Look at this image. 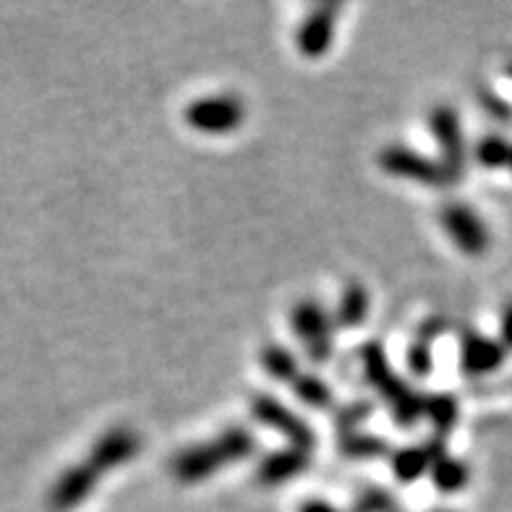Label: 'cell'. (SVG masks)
<instances>
[{
    "mask_svg": "<svg viewBox=\"0 0 512 512\" xmlns=\"http://www.w3.org/2000/svg\"><path fill=\"white\" fill-rule=\"evenodd\" d=\"M290 327L306 348L311 361H327L332 356V330H335V317L324 309L314 298L298 301L290 311Z\"/></svg>",
    "mask_w": 512,
    "mask_h": 512,
    "instance_id": "obj_3",
    "label": "cell"
},
{
    "mask_svg": "<svg viewBox=\"0 0 512 512\" xmlns=\"http://www.w3.org/2000/svg\"><path fill=\"white\" fill-rule=\"evenodd\" d=\"M306 468H309V455H306V450L285 447V450H275L270 455H264L262 463L256 465V479L264 486H277L296 479L298 473H304Z\"/></svg>",
    "mask_w": 512,
    "mask_h": 512,
    "instance_id": "obj_12",
    "label": "cell"
},
{
    "mask_svg": "<svg viewBox=\"0 0 512 512\" xmlns=\"http://www.w3.org/2000/svg\"><path fill=\"white\" fill-rule=\"evenodd\" d=\"M290 387H293V392L298 395V400L309 405V408L322 411V408H330L332 405L330 384L324 382V379L314 377V374H304V371H301V377L290 384Z\"/></svg>",
    "mask_w": 512,
    "mask_h": 512,
    "instance_id": "obj_17",
    "label": "cell"
},
{
    "mask_svg": "<svg viewBox=\"0 0 512 512\" xmlns=\"http://www.w3.org/2000/svg\"><path fill=\"white\" fill-rule=\"evenodd\" d=\"M424 416L434 424L437 432H450L458 421V400L442 392V395H429L424 398Z\"/></svg>",
    "mask_w": 512,
    "mask_h": 512,
    "instance_id": "obj_18",
    "label": "cell"
},
{
    "mask_svg": "<svg viewBox=\"0 0 512 512\" xmlns=\"http://www.w3.org/2000/svg\"><path fill=\"white\" fill-rule=\"evenodd\" d=\"M345 452L353 455V458H377V455H384L387 452V445H384L379 437H361V434H353V437L345 439Z\"/></svg>",
    "mask_w": 512,
    "mask_h": 512,
    "instance_id": "obj_21",
    "label": "cell"
},
{
    "mask_svg": "<svg viewBox=\"0 0 512 512\" xmlns=\"http://www.w3.org/2000/svg\"><path fill=\"white\" fill-rule=\"evenodd\" d=\"M429 126H432L434 142H437L439 155H442V165L458 181L465 168V139L458 113L450 105H439L429 113Z\"/></svg>",
    "mask_w": 512,
    "mask_h": 512,
    "instance_id": "obj_7",
    "label": "cell"
},
{
    "mask_svg": "<svg viewBox=\"0 0 512 512\" xmlns=\"http://www.w3.org/2000/svg\"><path fill=\"white\" fill-rule=\"evenodd\" d=\"M97 481H100V473L89 465L87 458L79 465H71L68 471L61 473V479L55 481L53 492H50V507L58 512L74 510L95 492Z\"/></svg>",
    "mask_w": 512,
    "mask_h": 512,
    "instance_id": "obj_10",
    "label": "cell"
},
{
    "mask_svg": "<svg viewBox=\"0 0 512 512\" xmlns=\"http://www.w3.org/2000/svg\"><path fill=\"white\" fill-rule=\"evenodd\" d=\"M408 369L416 377H426L432 371V337L418 335L416 343L408 348Z\"/></svg>",
    "mask_w": 512,
    "mask_h": 512,
    "instance_id": "obj_20",
    "label": "cell"
},
{
    "mask_svg": "<svg viewBox=\"0 0 512 512\" xmlns=\"http://www.w3.org/2000/svg\"><path fill=\"white\" fill-rule=\"evenodd\" d=\"M445 452L439 447V442L434 445H413V447H403L392 455V471L398 476L400 481L405 484H411V481L421 479L426 473H432V465L442 458Z\"/></svg>",
    "mask_w": 512,
    "mask_h": 512,
    "instance_id": "obj_13",
    "label": "cell"
},
{
    "mask_svg": "<svg viewBox=\"0 0 512 512\" xmlns=\"http://www.w3.org/2000/svg\"><path fill=\"white\" fill-rule=\"evenodd\" d=\"M183 118L189 128L207 136H225L233 134L246 121V105L238 95L230 92H217V95L199 97L189 102V108L183 110Z\"/></svg>",
    "mask_w": 512,
    "mask_h": 512,
    "instance_id": "obj_2",
    "label": "cell"
},
{
    "mask_svg": "<svg viewBox=\"0 0 512 512\" xmlns=\"http://www.w3.org/2000/svg\"><path fill=\"white\" fill-rule=\"evenodd\" d=\"M505 351V345L499 340H492L489 335L465 332L460 337V366L471 377H484V374H492L505 364Z\"/></svg>",
    "mask_w": 512,
    "mask_h": 512,
    "instance_id": "obj_11",
    "label": "cell"
},
{
    "mask_svg": "<svg viewBox=\"0 0 512 512\" xmlns=\"http://www.w3.org/2000/svg\"><path fill=\"white\" fill-rule=\"evenodd\" d=\"M439 223H442V230L447 233L455 246L463 251L465 256H484L492 246V236H489V228L481 220V215L473 207L463 202H450L442 207L439 212Z\"/></svg>",
    "mask_w": 512,
    "mask_h": 512,
    "instance_id": "obj_5",
    "label": "cell"
},
{
    "mask_svg": "<svg viewBox=\"0 0 512 512\" xmlns=\"http://www.w3.org/2000/svg\"><path fill=\"white\" fill-rule=\"evenodd\" d=\"M369 309H371L369 290H366L361 283H348L343 288V293H340V301H337L332 317H335L337 327L353 330V327L366 322Z\"/></svg>",
    "mask_w": 512,
    "mask_h": 512,
    "instance_id": "obj_14",
    "label": "cell"
},
{
    "mask_svg": "<svg viewBox=\"0 0 512 512\" xmlns=\"http://www.w3.org/2000/svg\"><path fill=\"white\" fill-rule=\"evenodd\" d=\"M429 476H432L434 486H437L439 492L452 494L468 484V476H471V471H468V465H465L463 460L450 458V455H442V458L432 465V473H429Z\"/></svg>",
    "mask_w": 512,
    "mask_h": 512,
    "instance_id": "obj_16",
    "label": "cell"
},
{
    "mask_svg": "<svg viewBox=\"0 0 512 512\" xmlns=\"http://www.w3.org/2000/svg\"><path fill=\"white\" fill-rule=\"evenodd\" d=\"M442 512H447V510H442Z\"/></svg>",
    "mask_w": 512,
    "mask_h": 512,
    "instance_id": "obj_27",
    "label": "cell"
},
{
    "mask_svg": "<svg viewBox=\"0 0 512 512\" xmlns=\"http://www.w3.org/2000/svg\"><path fill=\"white\" fill-rule=\"evenodd\" d=\"M507 74H512V68H510V71H507Z\"/></svg>",
    "mask_w": 512,
    "mask_h": 512,
    "instance_id": "obj_26",
    "label": "cell"
},
{
    "mask_svg": "<svg viewBox=\"0 0 512 512\" xmlns=\"http://www.w3.org/2000/svg\"><path fill=\"white\" fill-rule=\"evenodd\" d=\"M139 450H142V437L134 429H128V426H115V429L102 434L92 445L87 460L102 476V473L118 471L128 460H134Z\"/></svg>",
    "mask_w": 512,
    "mask_h": 512,
    "instance_id": "obj_8",
    "label": "cell"
},
{
    "mask_svg": "<svg viewBox=\"0 0 512 512\" xmlns=\"http://www.w3.org/2000/svg\"><path fill=\"white\" fill-rule=\"evenodd\" d=\"M251 413L259 424L270 426L272 432H280L290 442V447L309 452L314 447V432L306 421L290 411L288 405L275 400L272 395H254L251 398Z\"/></svg>",
    "mask_w": 512,
    "mask_h": 512,
    "instance_id": "obj_6",
    "label": "cell"
},
{
    "mask_svg": "<svg viewBox=\"0 0 512 512\" xmlns=\"http://www.w3.org/2000/svg\"><path fill=\"white\" fill-rule=\"evenodd\" d=\"M507 168H510V170H512V152H510V165H507Z\"/></svg>",
    "mask_w": 512,
    "mask_h": 512,
    "instance_id": "obj_25",
    "label": "cell"
},
{
    "mask_svg": "<svg viewBox=\"0 0 512 512\" xmlns=\"http://www.w3.org/2000/svg\"><path fill=\"white\" fill-rule=\"evenodd\" d=\"M499 343L512 348V301L502 309V317H499Z\"/></svg>",
    "mask_w": 512,
    "mask_h": 512,
    "instance_id": "obj_23",
    "label": "cell"
},
{
    "mask_svg": "<svg viewBox=\"0 0 512 512\" xmlns=\"http://www.w3.org/2000/svg\"><path fill=\"white\" fill-rule=\"evenodd\" d=\"M298 512H337V510L332 505H327V502H322V499H309V502H306Z\"/></svg>",
    "mask_w": 512,
    "mask_h": 512,
    "instance_id": "obj_24",
    "label": "cell"
},
{
    "mask_svg": "<svg viewBox=\"0 0 512 512\" xmlns=\"http://www.w3.org/2000/svg\"><path fill=\"white\" fill-rule=\"evenodd\" d=\"M510 152L512 144L507 142L502 134H486L481 136L479 144H476V160L484 165V168H507L510 165Z\"/></svg>",
    "mask_w": 512,
    "mask_h": 512,
    "instance_id": "obj_19",
    "label": "cell"
},
{
    "mask_svg": "<svg viewBox=\"0 0 512 512\" xmlns=\"http://www.w3.org/2000/svg\"><path fill=\"white\" fill-rule=\"evenodd\" d=\"M379 168L387 176L426 183V186H447V183L455 181L450 176V170L442 165V160H432V157L421 155V152L411 147H403V144L384 147L379 152Z\"/></svg>",
    "mask_w": 512,
    "mask_h": 512,
    "instance_id": "obj_4",
    "label": "cell"
},
{
    "mask_svg": "<svg viewBox=\"0 0 512 512\" xmlns=\"http://www.w3.org/2000/svg\"><path fill=\"white\" fill-rule=\"evenodd\" d=\"M340 14V6L335 3H324L314 6L304 21L298 24L296 32V48L306 58H322L330 53L332 40H335V21Z\"/></svg>",
    "mask_w": 512,
    "mask_h": 512,
    "instance_id": "obj_9",
    "label": "cell"
},
{
    "mask_svg": "<svg viewBox=\"0 0 512 512\" xmlns=\"http://www.w3.org/2000/svg\"><path fill=\"white\" fill-rule=\"evenodd\" d=\"M256 439L246 426H230L223 434H217L202 445H191L173 455L170 460V473L181 484H199V481L215 476L228 465L246 460L254 455Z\"/></svg>",
    "mask_w": 512,
    "mask_h": 512,
    "instance_id": "obj_1",
    "label": "cell"
},
{
    "mask_svg": "<svg viewBox=\"0 0 512 512\" xmlns=\"http://www.w3.org/2000/svg\"><path fill=\"white\" fill-rule=\"evenodd\" d=\"M262 366L272 379H277V382L293 384L301 377L298 358L293 356L288 348H283V345H267L262 351Z\"/></svg>",
    "mask_w": 512,
    "mask_h": 512,
    "instance_id": "obj_15",
    "label": "cell"
},
{
    "mask_svg": "<svg viewBox=\"0 0 512 512\" xmlns=\"http://www.w3.org/2000/svg\"><path fill=\"white\" fill-rule=\"evenodd\" d=\"M479 100H481V108L492 115V118H497V121H510L512 118L510 102H507L505 97H499L494 89H481Z\"/></svg>",
    "mask_w": 512,
    "mask_h": 512,
    "instance_id": "obj_22",
    "label": "cell"
}]
</instances>
